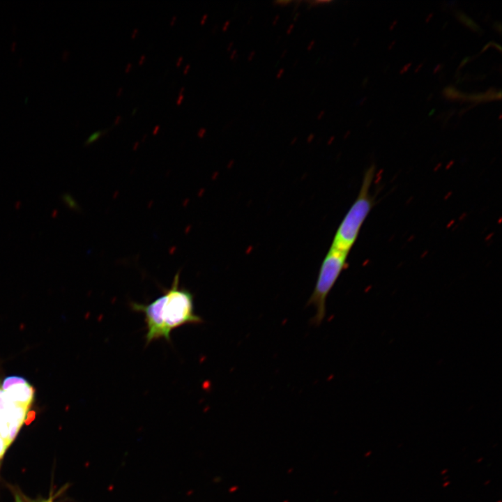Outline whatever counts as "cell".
<instances>
[{
    "label": "cell",
    "mask_w": 502,
    "mask_h": 502,
    "mask_svg": "<svg viewBox=\"0 0 502 502\" xmlns=\"http://www.w3.org/2000/svg\"><path fill=\"white\" fill-rule=\"evenodd\" d=\"M108 130H98L93 132L86 141L85 144H90L93 141L96 140L100 136L107 132Z\"/></svg>",
    "instance_id": "6"
},
{
    "label": "cell",
    "mask_w": 502,
    "mask_h": 502,
    "mask_svg": "<svg viewBox=\"0 0 502 502\" xmlns=\"http://www.w3.org/2000/svg\"><path fill=\"white\" fill-rule=\"evenodd\" d=\"M146 56L145 55H142L139 61V64H142L144 60L145 59Z\"/></svg>",
    "instance_id": "31"
},
{
    "label": "cell",
    "mask_w": 502,
    "mask_h": 502,
    "mask_svg": "<svg viewBox=\"0 0 502 502\" xmlns=\"http://www.w3.org/2000/svg\"><path fill=\"white\" fill-rule=\"evenodd\" d=\"M183 99V94L179 95V96L177 99V101H176L177 105H180Z\"/></svg>",
    "instance_id": "20"
},
{
    "label": "cell",
    "mask_w": 502,
    "mask_h": 502,
    "mask_svg": "<svg viewBox=\"0 0 502 502\" xmlns=\"http://www.w3.org/2000/svg\"><path fill=\"white\" fill-rule=\"evenodd\" d=\"M121 116H116V118L114 121V124H118L119 123V121H121Z\"/></svg>",
    "instance_id": "27"
},
{
    "label": "cell",
    "mask_w": 502,
    "mask_h": 502,
    "mask_svg": "<svg viewBox=\"0 0 502 502\" xmlns=\"http://www.w3.org/2000/svg\"><path fill=\"white\" fill-rule=\"evenodd\" d=\"M397 20L394 21V22H393V24L390 25V29L392 30V29L394 28V26L397 24Z\"/></svg>",
    "instance_id": "32"
},
{
    "label": "cell",
    "mask_w": 502,
    "mask_h": 502,
    "mask_svg": "<svg viewBox=\"0 0 502 502\" xmlns=\"http://www.w3.org/2000/svg\"><path fill=\"white\" fill-rule=\"evenodd\" d=\"M331 2H332V1H321V0H319V1H309V3H310V5H309V6H310V7H312V6H317L318 4H321H321H322V3H331Z\"/></svg>",
    "instance_id": "8"
},
{
    "label": "cell",
    "mask_w": 502,
    "mask_h": 502,
    "mask_svg": "<svg viewBox=\"0 0 502 502\" xmlns=\"http://www.w3.org/2000/svg\"><path fill=\"white\" fill-rule=\"evenodd\" d=\"M255 55H256V51L252 50L248 56V61H252L253 60L254 57L255 56Z\"/></svg>",
    "instance_id": "11"
},
{
    "label": "cell",
    "mask_w": 502,
    "mask_h": 502,
    "mask_svg": "<svg viewBox=\"0 0 502 502\" xmlns=\"http://www.w3.org/2000/svg\"><path fill=\"white\" fill-rule=\"evenodd\" d=\"M206 131V129H205L204 128H200V129L199 130V131H198V135H199V137H202V136L205 134Z\"/></svg>",
    "instance_id": "18"
},
{
    "label": "cell",
    "mask_w": 502,
    "mask_h": 502,
    "mask_svg": "<svg viewBox=\"0 0 502 502\" xmlns=\"http://www.w3.org/2000/svg\"><path fill=\"white\" fill-rule=\"evenodd\" d=\"M423 65V63H422L419 66H418L417 68L415 70V72L417 73L418 70H420V69L421 68Z\"/></svg>",
    "instance_id": "36"
},
{
    "label": "cell",
    "mask_w": 502,
    "mask_h": 502,
    "mask_svg": "<svg viewBox=\"0 0 502 502\" xmlns=\"http://www.w3.org/2000/svg\"><path fill=\"white\" fill-rule=\"evenodd\" d=\"M1 389L7 398L16 404L29 407L33 402V388L23 377L18 376L6 377L3 381Z\"/></svg>",
    "instance_id": "4"
},
{
    "label": "cell",
    "mask_w": 502,
    "mask_h": 502,
    "mask_svg": "<svg viewBox=\"0 0 502 502\" xmlns=\"http://www.w3.org/2000/svg\"><path fill=\"white\" fill-rule=\"evenodd\" d=\"M183 59V56H180V57L178 58V61H177V62H176V66H180V64H181Z\"/></svg>",
    "instance_id": "28"
},
{
    "label": "cell",
    "mask_w": 502,
    "mask_h": 502,
    "mask_svg": "<svg viewBox=\"0 0 502 502\" xmlns=\"http://www.w3.org/2000/svg\"><path fill=\"white\" fill-rule=\"evenodd\" d=\"M300 15H301V13H298H298H296V14H295V15H294V22L298 21Z\"/></svg>",
    "instance_id": "22"
},
{
    "label": "cell",
    "mask_w": 502,
    "mask_h": 502,
    "mask_svg": "<svg viewBox=\"0 0 502 502\" xmlns=\"http://www.w3.org/2000/svg\"><path fill=\"white\" fill-rule=\"evenodd\" d=\"M314 45H315V41L314 40H311L307 46V50L309 52L311 51L313 49V47H314Z\"/></svg>",
    "instance_id": "13"
},
{
    "label": "cell",
    "mask_w": 502,
    "mask_h": 502,
    "mask_svg": "<svg viewBox=\"0 0 502 502\" xmlns=\"http://www.w3.org/2000/svg\"><path fill=\"white\" fill-rule=\"evenodd\" d=\"M374 168L370 167L364 174L357 197L339 225L330 247L349 253L359 235L360 229L374 206L370 188Z\"/></svg>",
    "instance_id": "2"
},
{
    "label": "cell",
    "mask_w": 502,
    "mask_h": 502,
    "mask_svg": "<svg viewBox=\"0 0 502 502\" xmlns=\"http://www.w3.org/2000/svg\"><path fill=\"white\" fill-rule=\"evenodd\" d=\"M292 1H288V0H282V1H275L273 2L274 4H277L280 6H287L288 4L291 3Z\"/></svg>",
    "instance_id": "9"
},
{
    "label": "cell",
    "mask_w": 502,
    "mask_h": 502,
    "mask_svg": "<svg viewBox=\"0 0 502 502\" xmlns=\"http://www.w3.org/2000/svg\"><path fill=\"white\" fill-rule=\"evenodd\" d=\"M279 20H280V15H275V17H274L273 22H272L273 25H274V26L276 25L277 24Z\"/></svg>",
    "instance_id": "19"
},
{
    "label": "cell",
    "mask_w": 502,
    "mask_h": 502,
    "mask_svg": "<svg viewBox=\"0 0 502 502\" xmlns=\"http://www.w3.org/2000/svg\"><path fill=\"white\" fill-rule=\"evenodd\" d=\"M411 66V63H409L406 64L400 70V74H402V73L406 72L409 69Z\"/></svg>",
    "instance_id": "12"
},
{
    "label": "cell",
    "mask_w": 502,
    "mask_h": 502,
    "mask_svg": "<svg viewBox=\"0 0 502 502\" xmlns=\"http://www.w3.org/2000/svg\"><path fill=\"white\" fill-rule=\"evenodd\" d=\"M207 17H208V15H207V14L204 15V16L202 17V18H201V21H200L201 24H203L205 22V21L206 20Z\"/></svg>",
    "instance_id": "21"
},
{
    "label": "cell",
    "mask_w": 502,
    "mask_h": 502,
    "mask_svg": "<svg viewBox=\"0 0 502 502\" xmlns=\"http://www.w3.org/2000/svg\"><path fill=\"white\" fill-rule=\"evenodd\" d=\"M132 310L144 315L146 344L164 338L171 341V332L186 324H199L202 319L195 314L194 297L188 289L179 287V275L165 294L149 304L131 303Z\"/></svg>",
    "instance_id": "1"
},
{
    "label": "cell",
    "mask_w": 502,
    "mask_h": 502,
    "mask_svg": "<svg viewBox=\"0 0 502 502\" xmlns=\"http://www.w3.org/2000/svg\"><path fill=\"white\" fill-rule=\"evenodd\" d=\"M314 137V134H310L307 138V141L310 142Z\"/></svg>",
    "instance_id": "34"
},
{
    "label": "cell",
    "mask_w": 502,
    "mask_h": 502,
    "mask_svg": "<svg viewBox=\"0 0 502 502\" xmlns=\"http://www.w3.org/2000/svg\"><path fill=\"white\" fill-rule=\"evenodd\" d=\"M229 25H230V21H229V20H227V21L224 23V24H223V26H222V31H226L228 29Z\"/></svg>",
    "instance_id": "15"
},
{
    "label": "cell",
    "mask_w": 502,
    "mask_h": 502,
    "mask_svg": "<svg viewBox=\"0 0 502 502\" xmlns=\"http://www.w3.org/2000/svg\"><path fill=\"white\" fill-rule=\"evenodd\" d=\"M159 128H160V126H156L154 128V130H153V133L154 135H155V134L158 132Z\"/></svg>",
    "instance_id": "29"
},
{
    "label": "cell",
    "mask_w": 502,
    "mask_h": 502,
    "mask_svg": "<svg viewBox=\"0 0 502 502\" xmlns=\"http://www.w3.org/2000/svg\"><path fill=\"white\" fill-rule=\"evenodd\" d=\"M176 19V16H174V17H172V20H171V25H172V24L174 23Z\"/></svg>",
    "instance_id": "38"
},
{
    "label": "cell",
    "mask_w": 502,
    "mask_h": 502,
    "mask_svg": "<svg viewBox=\"0 0 502 502\" xmlns=\"http://www.w3.org/2000/svg\"><path fill=\"white\" fill-rule=\"evenodd\" d=\"M287 50H284L281 54V58H283L284 56H285V55L287 54Z\"/></svg>",
    "instance_id": "35"
},
{
    "label": "cell",
    "mask_w": 502,
    "mask_h": 502,
    "mask_svg": "<svg viewBox=\"0 0 502 502\" xmlns=\"http://www.w3.org/2000/svg\"><path fill=\"white\" fill-rule=\"evenodd\" d=\"M184 91V87H182L179 91V95H182V92Z\"/></svg>",
    "instance_id": "41"
},
{
    "label": "cell",
    "mask_w": 502,
    "mask_h": 502,
    "mask_svg": "<svg viewBox=\"0 0 502 502\" xmlns=\"http://www.w3.org/2000/svg\"><path fill=\"white\" fill-rule=\"evenodd\" d=\"M190 66L189 64H188V65L185 66V69H184V70H183L184 74L187 73L188 70L190 69Z\"/></svg>",
    "instance_id": "33"
},
{
    "label": "cell",
    "mask_w": 502,
    "mask_h": 502,
    "mask_svg": "<svg viewBox=\"0 0 502 502\" xmlns=\"http://www.w3.org/2000/svg\"><path fill=\"white\" fill-rule=\"evenodd\" d=\"M131 67H132V63H129L126 66V68L125 71H126V73L129 72L130 70V68H131Z\"/></svg>",
    "instance_id": "24"
},
{
    "label": "cell",
    "mask_w": 502,
    "mask_h": 502,
    "mask_svg": "<svg viewBox=\"0 0 502 502\" xmlns=\"http://www.w3.org/2000/svg\"><path fill=\"white\" fill-rule=\"evenodd\" d=\"M395 42H396V41L394 40V41L392 43L391 45H390V46L388 47V49H389V50H390V49H392V47H393V46L394 45V44L395 43Z\"/></svg>",
    "instance_id": "40"
},
{
    "label": "cell",
    "mask_w": 502,
    "mask_h": 502,
    "mask_svg": "<svg viewBox=\"0 0 502 502\" xmlns=\"http://www.w3.org/2000/svg\"><path fill=\"white\" fill-rule=\"evenodd\" d=\"M237 50L235 49L232 51V52L230 54L229 59L230 60H234V59L237 56Z\"/></svg>",
    "instance_id": "16"
},
{
    "label": "cell",
    "mask_w": 502,
    "mask_h": 502,
    "mask_svg": "<svg viewBox=\"0 0 502 502\" xmlns=\"http://www.w3.org/2000/svg\"><path fill=\"white\" fill-rule=\"evenodd\" d=\"M16 502H22L21 499L18 497V496H16ZM45 502H51L50 501H45Z\"/></svg>",
    "instance_id": "37"
},
{
    "label": "cell",
    "mask_w": 502,
    "mask_h": 502,
    "mask_svg": "<svg viewBox=\"0 0 502 502\" xmlns=\"http://www.w3.org/2000/svg\"><path fill=\"white\" fill-rule=\"evenodd\" d=\"M136 110H137V108H135V109L132 110V114H134L135 113Z\"/></svg>",
    "instance_id": "42"
},
{
    "label": "cell",
    "mask_w": 502,
    "mask_h": 502,
    "mask_svg": "<svg viewBox=\"0 0 502 502\" xmlns=\"http://www.w3.org/2000/svg\"><path fill=\"white\" fill-rule=\"evenodd\" d=\"M8 446L7 441L0 435V458Z\"/></svg>",
    "instance_id": "7"
},
{
    "label": "cell",
    "mask_w": 502,
    "mask_h": 502,
    "mask_svg": "<svg viewBox=\"0 0 502 502\" xmlns=\"http://www.w3.org/2000/svg\"><path fill=\"white\" fill-rule=\"evenodd\" d=\"M349 253L330 247L325 255L317 275L314 290L307 305L314 307L316 312L312 319V324L318 326L324 321L326 313V298L346 268Z\"/></svg>",
    "instance_id": "3"
},
{
    "label": "cell",
    "mask_w": 502,
    "mask_h": 502,
    "mask_svg": "<svg viewBox=\"0 0 502 502\" xmlns=\"http://www.w3.org/2000/svg\"><path fill=\"white\" fill-rule=\"evenodd\" d=\"M324 115H325V110H321V111L318 114V115H317V120H321V119H323V117L324 116Z\"/></svg>",
    "instance_id": "17"
},
{
    "label": "cell",
    "mask_w": 502,
    "mask_h": 502,
    "mask_svg": "<svg viewBox=\"0 0 502 502\" xmlns=\"http://www.w3.org/2000/svg\"><path fill=\"white\" fill-rule=\"evenodd\" d=\"M432 16H433V13L429 14L427 16V19L425 20V22H428L432 19Z\"/></svg>",
    "instance_id": "30"
},
{
    "label": "cell",
    "mask_w": 502,
    "mask_h": 502,
    "mask_svg": "<svg viewBox=\"0 0 502 502\" xmlns=\"http://www.w3.org/2000/svg\"><path fill=\"white\" fill-rule=\"evenodd\" d=\"M457 17L459 19L460 22L464 23L465 25L469 26L470 29H473V31H479L480 28L478 26L475 24L469 17H468L466 15H465L464 13L457 12Z\"/></svg>",
    "instance_id": "5"
},
{
    "label": "cell",
    "mask_w": 502,
    "mask_h": 502,
    "mask_svg": "<svg viewBox=\"0 0 502 502\" xmlns=\"http://www.w3.org/2000/svg\"><path fill=\"white\" fill-rule=\"evenodd\" d=\"M137 32H138V29H135L133 30V31H132V36H131L132 38L136 36V34L137 33Z\"/></svg>",
    "instance_id": "26"
},
{
    "label": "cell",
    "mask_w": 502,
    "mask_h": 502,
    "mask_svg": "<svg viewBox=\"0 0 502 502\" xmlns=\"http://www.w3.org/2000/svg\"><path fill=\"white\" fill-rule=\"evenodd\" d=\"M122 91H123L122 88H120V89L118 90V92L116 93V95H117V96H120L121 93V92H122Z\"/></svg>",
    "instance_id": "39"
},
{
    "label": "cell",
    "mask_w": 502,
    "mask_h": 502,
    "mask_svg": "<svg viewBox=\"0 0 502 502\" xmlns=\"http://www.w3.org/2000/svg\"><path fill=\"white\" fill-rule=\"evenodd\" d=\"M284 71H285V70L284 68H281L280 69H279V70L277 71V73L276 74V78L277 79H280L284 74Z\"/></svg>",
    "instance_id": "10"
},
{
    "label": "cell",
    "mask_w": 502,
    "mask_h": 502,
    "mask_svg": "<svg viewBox=\"0 0 502 502\" xmlns=\"http://www.w3.org/2000/svg\"><path fill=\"white\" fill-rule=\"evenodd\" d=\"M233 45H234V42H233V41H231V43H229L228 44L227 50V51H230L231 49V47H233Z\"/></svg>",
    "instance_id": "25"
},
{
    "label": "cell",
    "mask_w": 502,
    "mask_h": 502,
    "mask_svg": "<svg viewBox=\"0 0 502 502\" xmlns=\"http://www.w3.org/2000/svg\"><path fill=\"white\" fill-rule=\"evenodd\" d=\"M294 29V24L292 23L288 26L287 31H286L287 34V35L291 34L292 33Z\"/></svg>",
    "instance_id": "14"
},
{
    "label": "cell",
    "mask_w": 502,
    "mask_h": 502,
    "mask_svg": "<svg viewBox=\"0 0 502 502\" xmlns=\"http://www.w3.org/2000/svg\"><path fill=\"white\" fill-rule=\"evenodd\" d=\"M441 69V65L439 64L435 67L434 73H435L438 72L439 70H440Z\"/></svg>",
    "instance_id": "23"
}]
</instances>
